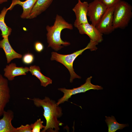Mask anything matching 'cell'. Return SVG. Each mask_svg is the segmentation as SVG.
Segmentation results:
<instances>
[{"mask_svg": "<svg viewBox=\"0 0 132 132\" xmlns=\"http://www.w3.org/2000/svg\"><path fill=\"white\" fill-rule=\"evenodd\" d=\"M27 99L33 100L36 107H42L44 109L43 115L46 123L41 132H45L47 130L51 132H58L59 126H62L63 123L58 121V118L62 116V113L61 108L57 105L55 102L46 97L43 99L35 98Z\"/></svg>", "mask_w": 132, "mask_h": 132, "instance_id": "1", "label": "cell"}, {"mask_svg": "<svg viewBox=\"0 0 132 132\" xmlns=\"http://www.w3.org/2000/svg\"><path fill=\"white\" fill-rule=\"evenodd\" d=\"M73 28L72 24L66 22L61 16L57 14L53 25L50 26L47 25L46 27L48 47H50L55 51H57L64 46L69 45V42L62 40L61 33L64 29L72 30Z\"/></svg>", "mask_w": 132, "mask_h": 132, "instance_id": "2", "label": "cell"}, {"mask_svg": "<svg viewBox=\"0 0 132 132\" xmlns=\"http://www.w3.org/2000/svg\"><path fill=\"white\" fill-rule=\"evenodd\" d=\"M98 43L90 40L87 46L83 49L77 51L71 54L62 55L55 52L51 53V60H55L64 65L68 70L70 75V81L72 83L75 78H81V77L74 72L73 67V63L76 57L81 55L85 50L89 49L91 51H95L97 48L96 45Z\"/></svg>", "mask_w": 132, "mask_h": 132, "instance_id": "3", "label": "cell"}, {"mask_svg": "<svg viewBox=\"0 0 132 132\" xmlns=\"http://www.w3.org/2000/svg\"><path fill=\"white\" fill-rule=\"evenodd\" d=\"M132 7L121 0L115 6L113 14V25L115 29H124L128 25L132 17Z\"/></svg>", "mask_w": 132, "mask_h": 132, "instance_id": "4", "label": "cell"}, {"mask_svg": "<svg viewBox=\"0 0 132 132\" xmlns=\"http://www.w3.org/2000/svg\"><path fill=\"white\" fill-rule=\"evenodd\" d=\"M92 77L90 76L86 79L85 83L77 88L71 89H67L64 88H60L58 90L64 93V95L59 99L56 103L57 105L68 101L69 99L73 95L81 93H84L90 89L97 90H102L103 88L98 85H95L91 83Z\"/></svg>", "mask_w": 132, "mask_h": 132, "instance_id": "5", "label": "cell"}, {"mask_svg": "<svg viewBox=\"0 0 132 132\" xmlns=\"http://www.w3.org/2000/svg\"><path fill=\"white\" fill-rule=\"evenodd\" d=\"M107 8L99 0H94L88 4L87 16L91 24L96 26Z\"/></svg>", "mask_w": 132, "mask_h": 132, "instance_id": "6", "label": "cell"}, {"mask_svg": "<svg viewBox=\"0 0 132 132\" xmlns=\"http://www.w3.org/2000/svg\"><path fill=\"white\" fill-rule=\"evenodd\" d=\"M115 6L107 8L98 23L96 26L103 34H108L115 30L113 25V14Z\"/></svg>", "mask_w": 132, "mask_h": 132, "instance_id": "7", "label": "cell"}, {"mask_svg": "<svg viewBox=\"0 0 132 132\" xmlns=\"http://www.w3.org/2000/svg\"><path fill=\"white\" fill-rule=\"evenodd\" d=\"M88 4L87 1L82 2L81 0H78L72 9L76 16L74 24L75 27L77 28L80 24L88 23L87 17Z\"/></svg>", "mask_w": 132, "mask_h": 132, "instance_id": "8", "label": "cell"}, {"mask_svg": "<svg viewBox=\"0 0 132 132\" xmlns=\"http://www.w3.org/2000/svg\"><path fill=\"white\" fill-rule=\"evenodd\" d=\"M77 28L80 34L87 35L91 40L98 43L101 42L103 40V34L96 26L92 24L88 23L81 24Z\"/></svg>", "mask_w": 132, "mask_h": 132, "instance_id": "9", "label": "cell"}, {"mask_svg": "<svg viewBox=\"0 0 132 132\" xmlns=\"http://www.w3.org/2000/svg\"><path fill=\"white\" fill-rule=\"evenodd\" d=\"M8 80L0 74V117L3 115L4 108L10 98Z\"/></svg>", "mask_w": 132, "mask_h": 132, "instance_id": "10", "label": "cell"}, {"mask_svg": "<svg viewBox=\"0 0 132 132\" xmlns=\"http://www.w3.org/2000/svg\"><path fill=\"white\" fill-rule=\"evenodd\" d=\"M4 76L10 81H12L15 77L21 75H26L29 71L27 67H17L15 63H12L6 66L4 69Z\"/></svg>", "mask_w": 132, "mask_h": 132, "instance_id": "11", "label": "cell"}, {"mask_svg": "<svg viewBox=\"0 0 132 132\" xmlns=\"http://www.w3.org/2000/svg\"><path fill=\"white\" fill-rule=\"evenodd\" d=\"M3 115L0 119V132H16V128L13 126L11 122L14 117L13 112L9 110L4 111Z\"/></svg>", "mask_w": 132, "mask_h": 132, "instance_id": "12", "label": "cell"}, {"mask_svg": "<svg viewBox=\"0 0 132 132\" xmlns=\"http://www.w3.org/2000/svg\"><path fill=\"white\" fill-rule=\"evenodd\" d=\"M0 48L4 52L8 63L15 58L20 59L22 55L16 52L12 48L9 41L8 37L3 38L0 41Z\"/></svg>", "mask_w": 132, "mask_h": 132, "instance_id": "13", "label": "cell"}, {"mask_svg": "<svg viewBox=\"0 0 132 132\" xmlns=\"http://www.w3.org/2000/svg\"><path fill=\"white\" fill-rule=\"evenodd\" d=\"M37 0H26L22 1L21 0H12L11 4L7 9L11 10L15 5H20L22 7L23 11L21 18L22 19H27Z\"/></svg>", "mask_w": 132, "mask_h": 132, "instance_id": "14", "label": "cell"}, {"mask_svg": "<svg viewBox=\"0 0 132 132\" xmlns=\"http://www.w3.org/2000/svg\"><path fill=\"white\" fill-rule=\"evenodd\" d=\"M53 0H37L27 19L37 17L48 8Z\"/></svg>", "mask_w": 132, "mask_h": 132, "instance_id": "15", "label": "cell"}, {"mask_svg": "<svg viewBox=\"0 0 132 132\" xmlns=\"http://www.w3.org/2000/svg\"><path fill=\"white\" fill-rule=\"evenodd\" d=\"M29 68V71L32 75L35 76L40 80L41 86L45 87L52 83V80L45 76L41 73L39 66L35 65L31 66Z\"/></svg>", "mask_w": 132, "mask_h": 132, "instance_id": "16", "label": "cell"}, {"mask_svg": "<svg viewBox=\"0 0 132 132\" xmlns=\"http://www.w3.org/2000/svg\"><path fill=\"white\" fill-rule=\"evenodd\" d=\"M8 10L7 8L4 7L0 13V30L3 38L8 37L12 31L11 29L6 25L4 21L5 16Z\"/></svg>", "mask_w": 132, "mask_h": 132, "instance_id": "17", "label": "cell"}, {"mask_svg": "<svg viewBox=\"0 0 132 132\" xmlns=\"http://www.w3.org/2000/svg\"><path fill=\"white\" fill-rule=\"evenodd\" d=\"M105 121L108 128V132H115L118 130L122 129L128 126V124H120L117 121L115 117L111 116L110 117L105 116Z\"/></svg>", "mask_w": 132, "mask_h": 132, "instance_id": "18", "label": "cell"}, {"mask_svg": "<svg viewBox=\"0 0 132 132\" xmlns=\"http://www.w3.org/2000/svg\"><path fill=\"white\" fill-rule=\"evenodd\" d=\"M43 121L41 120L40 119H38L33 124H31L32 132H40V130L44 129L45 126L43 125Z\"/></svg>", "mask_w": 132, "mask_h": 132, "instance_id": "19", "label": "cell"}, {"mask_svg": "<svg viewBox=\"0 0 132 132\" xmlns=\"http://www.w3.org/2000/svg\"><path fill=\"white\" fill-rule=\"evenodd\" d=\"M22 57V62L26 65H30L32 64L34 60V55L31 53H28L25 54Z\"/></svg>", "mask_w": 132, "mask_h": 132, "instance_id": "20", "label": "cell"}, {"mask_svg": "<svg viewBox=\"0 0 132 132\" xmlns=\"http://www.w3.org/2000/svg\"><path fill=\"white\" fill-rule=\"evenodd\" d=\"M107 8L115 5L121 0H99Z\"/></svg>", "mask_w": 132, "mask_h": 132, "instance_id": "21", "label": "cell"}, {"mask_svg": "<svg viewBox=\"0 0 132 132\" xmlns=\"http://www.w3.org/2000/svg\"><path fill=\"white\" fill-rule=\"evenodd\" d=\"M16 132H32L31 125L29 124L21 125L20 127L16 128Z\"/></svg>", "mask_w": 132, "mask_h": 132, "instance_id": "22", "label": "cell"}, {"mask_svg": "<svg viewBox=\"0 0 132 132\" xmlns=\"http://www.w3.org/2000/svg\"><path fill=\"white\" fill-rule=\"evenodd\" d=\"M34 48L37 52L40 53L44 49V46L42 43L39 42H36L34 44Z\"/></svg>", "mask_w": 132, "mask_h": 132, "instance_id": "23", "label": "cell"}, {"mask_svg": "<svg viewBox=\"0 0 132 132\" xmlns=\"http://www.w3.org/2000/svg\"><path fill=\"white\" fill-rule=\"evenodd\" d=\"M8 0H0V4L6 2Z\"/></svg>", "mask_w": 132, "mask_h": 132, "instance_id": "24", "label": "cell"}]
</instances>
